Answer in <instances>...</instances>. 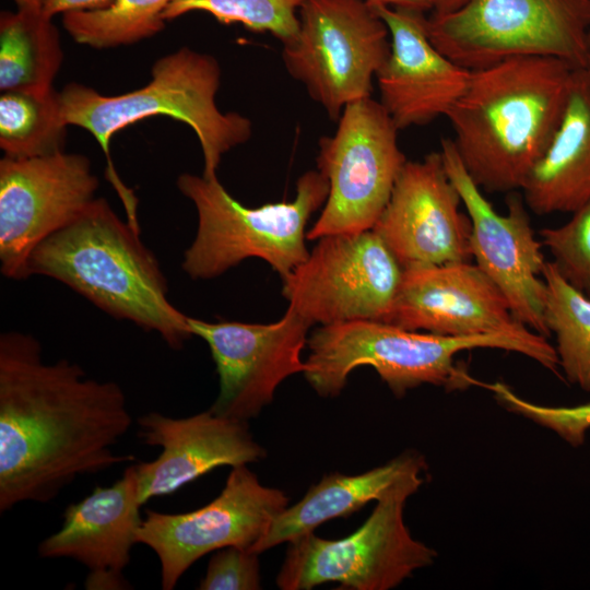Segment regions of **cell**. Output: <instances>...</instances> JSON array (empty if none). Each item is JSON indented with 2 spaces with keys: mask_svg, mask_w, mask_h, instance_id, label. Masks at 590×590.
Instances as JSON below:
<instances>
[{
  "mask_svg": "<svg viewBox=\"0 0 590 590\" xmlns=\"http://www.w3.org/2000/svg\"><path fill=\"white\" fill-rule=\"evenodd\" d=\"M132 416L122 388L88 378L76 363H46L32 334L0 335V511L48 503L79 476L133 455L113 447Z\"/></svg>",
  "mask_w": 590,
  "mask_h": 590,
  "instance_id": "1",
  "label": "cell"
},
{
  "mask_svg": "<svg viewBox=\"0 0 590 590\" xmlns=\"http://www.w3.org/2000/svg\"><path fill=\"white\" fill-rule=\"evenodd\" d=\"M576 69L519 56L471 71L446 117L457 154L482 190L522 189L562 121Z\"/></svg>",
  "mask_w": 590,
  "mask_h": 590,
  "instance_id": "2",
  "label": "cell"
},
{
  "mask_svg": "<svg viewBox=\"0 0 590 590\" xmlns=\"http://www.w3.org/2000/svg\"><path fill=\"white\" fill-rule=\"evenodd\" d=\"M139 234L105 198H95L34 248L28 276L55 279L106 314L156 332L179 350L193 337L188 316L167 298L166 278Z\"/></svg>",
  "mask_w": 590,
  "mask_h": 590,
  "instance_id": "3",
  "label": "cell"
},
{
  "mask_svg": "<svg viewBox=\"0 0 590 590\" xmlns=\"http://www.w3.org/2000/svg\"><path fill=\"white\" fill-rule=\"evenodd\" d=\"M221 67L212 55L189 47L160 57L151 80L142 87L118 95L71 82L60 93L61 114L68 126L88 131L107 158L106 177L119 194L130 222L138 221V202L114 168L109 145L120 130L155 116L186 123L198 138L205 178H216L224 154L252 135L251 120L236 111L223 113L216 104Z\"/></svg>",
  "mask_w": 590,
  "mask_h": 590,
  "instance_id": "4",
  "label": "cell"
},
{
  "mask_svg": "<svg viewBox=\"0 0 590 590\" xmlns=\"http://www.w3.org/2000/svg\"><path fill=\"white\" fill-rule=\"evenodd\" d=\"M304 376L320 397L340 394L352 370L373 367L397 397L422 385L461 390L476 385L455 358L463 351L499 349L524 355L542 367L555 361L547 338L522 326L515 330L446 337L377 320L320 326L307 340Z\"/></svg>",
  "mask_w": 590,
  "mask_h": 590,
  "instance_id": "5",
  "label": "cell"
},
{
  "mask_svg": "<svg viewBox=\"0 0 590 590\" xmlns=\"http://www.w3.org/2000/svg\"><path fill=\"white\" fill-rule=\"evenodd\" d=\"M176 184L198 214L181 263L192 280L217 278L247 258L264 260L285 278L308 258L306 226L329 194V181L318 169L298 178L294 200L257 208L238 202L217 177L184 173Z\"/></svg>",
  "mask_w": 590,
  "mask_h": 590,
  "instance_id": "6",
  "label": "cell"
},
{
  "mask_svg": "<svg viewBox=\"0 0 590 590\" xmlns=\"http://www.w3.org/2000/svg\"><path fill=\"white\" fill-rule=\"evenodd\" d=\"M425 25L434 46L471 71L519 56L575 68L590 60V0H469L452 13H430Z\"/></svg>",
  "mask_w": 590,
  "mask_h": 590,
  "instance_id": "7",
  "label": "cell"
},
{
  "mask_svg": "<svg viewBox=\"0 0 590 590\" xmlns=\"http://www.w3.org/2000/svg\"><path fill=\"white\" fill-rule=\"evenodd\" d=\"M424 477L406 482L377 500L367 520L350 535L327 540L314 532L288 542L276 575L282 590H310L326 582L344 589L389 590L434 564L437 552L415 540L404 522L408 498Z\"/></svg>",
  "mask_w": 590,
  "mask_h": 590,
  "instance_id": "8",
  "label": "cell"
},
{
  "mask_svg": "<svg viewBox=\"0 0 590 590\" xmlns=\"http://www.w3.org/2000/svg\"><path fill=\"white\" fill-rule=\"evenodd\" d=\"M389 52V30L367 0H305L282 60L338 121L349 104L370 97L373 79Z\"/></svg>",
  "mask_w": 590,
  "mask_h": 590,
  "instance_id": "9",
  "label": "cell"
},
{
  "mask_svg": "<svg viewBox=\"0 0 590 590\" xmlns=\"http://www.w3.org/2000/svg\"><path fill=\"white\" fill-rule=\"evenodd\" d=\"M398 131L371 97L343 109L335 132L319 140L317 169L329 181V194L307 239L373 229L408 161Z\"/></svg>",
  "mask_w": 590,
  "mask_h": 590,
  "instance_id": "10",
  "label": "cell"
},
{
  "mask_svg": "<svg viewBox=\"0 0 590 590\" xmlns=\"http://www.w3.org/2000/svg\"><path fill=\"white\" fill-rule=\"evenodd\" d=\"M402 273L403 268L375 231L328 235L282 279V294L312 326L385 321Z\"/></svg>",
  "mask_w": 590,
  "mask_h": 590,
  "instance_id": "11",
  "label": "cell"
},
{
  "mask_svg": "<svg viewBox=\"0 0 590 590\" xmlns=\"http://www.w3.org/2000/svg\"><path fill=\"white\" fill-rule=\"evenodd\" d=\"M287 505L283 491L262 485L247 464L236 465L209 504L180 514L146 510L137 543L154 551L162 589L173 590L205 554L226 546L251 550Z\"/></svg>",
  "mask_w": 590,
  "mask_h": 590,
  "instance_id": "12",
  "label": "cell"
},
{
  "mask_svg": "<svg viewBox=\"0 0 590 590\" xmlns=\"http://www.w3.org/2000/svg\"><path fill=\"white\" fill-rule=\"evenodd\" d=\"M91 161L64 151L0 160V269L12 280L28 278L27 260L45 238L78 217L96 198Z\"/></svg>",
  "mask_w": 590,
  "mask_h": 590,
  "instance_id": "13",
  "label": "cell"
},
{
  "mask_svg": "<svg viewBox=\"0 0 590 590\" xmlns=\"http://www.w3.org/2000/svg\"><path fill=\"white\" fill-rule=\"evenodd\" d=\"M440 154L471 221V258L505 295L517 321L548 337L543 279L546 260L523 199L511 193L507 212H496L468 174L451 139L441 140Z\"/></svg>",
  "mask_w": 590,
  "mask_h": 590,
  "instance_id": "14",
  "label": "cell"
},
{
  "mask_svg": "<svg viewBox=\"0 0 590 590\" xmlns=\"http://www.w3.org/2000/svg\"><path fill=\"white\" fill-rule=\"evenodd\" d=\"M188 323L211 351L220 392L210 409L219 415L248 422L272 402L283 380L306 369L302 351L312 324L291 306L272 323L208 322L189 316Z\"/></svg>",
  "mask_w": 590,
  "mask_h": 590,
  "instance_id": "15",
  "label": "cell"
},
{
  "mask_svg": "<svg viewBox=\"0 0 590 590\" xmlns=\"http://www.w3.org/2000/svg\"><path fill=\"white\" fill-rule=\"evenodd\" d=\"M439 152L406 161L373 227L403 269L470 261L471 221Z\"/></svg>",
  "mask_w": 590,
  "mask_h": 590,
  "instance_id": "16",
  "label": "cell"
},
{
  "mask_svg": "<svg viewBox=\"0 0 590 590\" xmlns=\"http://www.w3.org/2000/svg\"><path fill=\"white\" fill-rule=\"evenodd\" d=\"M384 322L446 337L482 335L524 326L514 317L497 285L471 260L403 269Z\"/></svg>",
  "mask_w": 590,
  "mask_h": 590,
  "instance_id": "17",
  "label": "cell"
},
{
  "mask_svg": "<svg viewBox=\"0 0 590 590\" xmlns=\"http://www.w3.org/2000/svg\"><path fill=\"white\" fill-rule=\"evenodd\" d=\"M138 425L142 441L162 449L156 459L134 463L143 505L177 492L219 467L248 464L267 456L253 439L248 422L219 415L211 409L188 417L150 412L138 418Z\"/></svg>",
  "mask_w": 590,
  "mask_h": 590,
  "instance_id": "18",
  "label": "cell"
},
{
  "mask_svg": "<svg viewBox=\"0 0 590 590\" xmlns=\"http://www.w3.org/2000/svg\"><path fill=\"white\" fill-rule=\"evenodd\" d=\"M386 23L390 52L376 74L380 104L398 130L446 116L471 75L430 42L425 12L371 4Z\"/></svg>",
  "mask_w": 590,
  "mask_h": 590,
  "instance_id": "19",
  "label": "cell"
},
{
  "mask_svg": "<svg viewBox=\"0 0 590 590\" xmlns=\"http://www.w3.org/2000/svg\"><path fill=\"white\" fill-rule=\"evenodd\" d=\"M134 463L113 485L97 486L63 511L58 531L38 545L43 558H71L88 569L86 589H125L123 569L143 518Z\"/></svg>",
  "mask_w": 590,
  "mask_h": 590,
  "instance_id": "20",
  "label": "cell"
},
{
  "mask_svg": "<svg viewBox=\"0 0 590 590\" xmlns=\"http://www.w3.org/2000/svg\"><path fill=\"white\" fill-rule=\"evenodd\" d=\"M539 215L574 213L590 203V70L574 72L562 121L522 187Z\"/></svg>",
  "mask_w": 590,
  "mask_h": 590,
  "instance_id": "21",
  "label": "cell"
},
{
  "mask_svg": "<svg viewBox=\"0 0 590 590\" xmlns=\"http://www.w3.org/2000/svg\"><path fill=\"white\" fill-rule=\"evenodd\" d=\"M426 470L424 456L408 450L361 474H327L312 485L299 502L287 506L274 519L251 551L261 554L279 544L314 532L328 520L349 517L398 486L422 479Z\"/></svg>",
  "mask_w": 590,
  "mask_h": 590,
  "instance_id": "22",
  "label": "cell"
},
{
  "mask_svg": "<svg viewBox=\"0 0 590 590\" xmlns=\"http://www.w3.org/2000/svg\"><path fill=\"white\" fill-rule=\"evenodd\" d=\"M63 61L60 34L43 12L0 14V92L49 91Z\"/></svg>",
  "mask_w": 590,
  "mask_h": 590,
  "instance_id": "23",
  "label": "cell"
},
{
  "mask_svg": "<svg viewBox=\"0 0 590 590\" xmlns=\"http://www.w3.org/2000/svg\"><path fill=\"white\" fill-rule=\"evenodd\" d=\"M68 127L59 91L1 92L0 148L4 156L26 158L62 152Z\"/></svg>",
  "mask_w": 590,
  "mask_h": 590,
  "instance_id": "24",
  "label": "cell"
},
{
  "mask_svg": "<svg viewBox=\"0 0 590 590\" xmlns=\"http://www.w3.org/2000/svg\"><path fill=\"white\" fill-rule=\"evenodd\" d=\"M545 324L554 334L559 368L568 382L590 392V296L569 284L546 261Z\"/></svg>",
  "mask_w": 590,
  "mask_h": 590,
  "instance_id": "25",
  "label": "cell"
},
{
  "mask_svg": "<svg viewBox=\"0 0 590 590\" xmlns=\"http://www.w3.org/2000/svg\"><path fill=\"white\" fill-rule=\"evenodd\" d=\"M172 0H113L103 8L70 11L61 23L78 44L94 49L128 46L161 33Z\"/></svg>",
  "mask_w": 590,
  "mask_h": 590,
  "instance_id": "26",
  "label": "cell"
},
{
  "mask_svg": "<svg viewBox=\"0 0 590 590\" xmlns=\"http://www.w3.org/2000/svg\"><path fill=\"white\" fill-rule=\"evenodd\" d=\"M305 0H172L163 13L166 22L201 11L224 25L239 24L256 33H269L282 44L298 30V12Z\"/></svg>",
  "mask_w": 590,
  "mask_h": 590,
  "instance_id": "27",
  "label": "cell"
},
{
  "mask_svg": "<svg viewBox=\"0 0 590 590\" xmlns=\"http://www.w3.org/2000/svg\"><path fill=\"white\" fill-rule=\"evenodd\" d=\"M540 236L558 273L590 296V203L571 213L566 223L543 228Z\"/></svg>",
  "mask_w": 590,
  "mask_h": 590,
  "instance_id": "28",
  "label": "cell"
},
{
  "mask_svg": "<svg viewBox=\"0 0 590 590\" xmlns=\"http://www.w3.org/2000/svg\"><path fill=\"white\" fill-rule=\"evenodd\" d=\"M509 412L555 433L574 448L585 444L590 430V401L574 406H548L530 402L500 381L481 384Z\"/></svg>",
  "mask_w": 590,
  "mask_h": 590,
  "instance_id": "29",
  "label": "cell"
},
{
  "mask_svg": "<svg viewBox=\"0 0 590 590\" xmlns=\"http://www.w3.org/2000/svg\"><path fill=\"white\" fill-rule=\"evenodd\" d=\"M198 589H261L259 554L239 546H226L215 551Z\"/></svg>",
  "mask_w": 590,
  "mask_h": 590,
  "instance_id": "30",
  "label": "cell"
},
{
  "mask_svg": "<svg viewBox=\"0 0 590 590\" xmlns=\"http://www.w3.org/2000/svg\"><path fill=\"white\" fill-rule=\"evenodd\" d=\"M113 0H44L43 13L54 19L57 14L70 11L98 9L107 5Z\"/></svg>",
  "mask_w": 590,
  "mask_h": 590,
  "instance_id": "31",
  "label": "cell"
},
{
  "mask_svg": "<svg viewBox=\"0 0 590 590\" xmlns=\"http://www.w3.org/2000/svg\"><path fill=\"white\" fill-rule=\"evenodd\" d=\"M370 4H386L398 8L412 9L416 11H432V0H367Z\"/></svg>",
  "mask_w": 590,
  "mask_h": 590,
  "instance_id": "32",
  "label": "cell"
},
{
  "mask_svg": "<svg viewBox=\"0 0 590 590\" xmlns=\"http://www.w3.org/2000/svg\"><path fill=\"white\" fill-rule=\"evenodd\" d=\"M469 0H432V14L444 15L452 13L463 7Z\"/></svg>",
  "mask_w": 590,
  "mask_h": 590,
  "instance_id": "33",
  "label": "cell"
},
{
  "mask_svg": "<svg viewBox=\"0 0 590 590\" xmlns=\"http://www.w3.org/2000/svg\"><path fill=\"white\" fill-rule=\"evenodd\" d=\"M17 10L27 12H43L44 0H12Z\"/></svg>",
  "mask_w": 590,
  "mask_h": 590,
  "instance_id": "34",
  "label": "cell"
},
{
  "mask_svg": "<svg viewBox=\"0 0 590 590\" xmlns=\"http://www.w3.org/2000/svg\"><path fill=\"white\" fill-rule=\"evenodd\" d=\"M586 68H588L590 70V60H589V63H588V66Z\"/></svg>",
  "mask_w": 590,
  "mask_h": 590,
  "instance_id": "35",
  "label": "cell"
},
{
  "mask_svg": "<svg viewBox=\"0 0 590 590\" xmlns=\"http://www.w3.org/2000/svg\"><path fill=\"white\" fill-rule=\"evenodd\" d=\"M589 46H590V35H589Z\"/></svg>",
  "mask_w": 590,
  "mask_h": 590,
  "instance_id": "36",
  "label": "cell"
}]
</instances>
